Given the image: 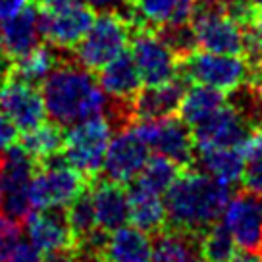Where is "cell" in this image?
I'll return each mask as SVG.
<instances>
[{
	"instance_id": "15",
	"label": "cell",
	"mask_w": 262,
	"mask_h": 262,
	"mask_svg": "<svg viewBox=\"0 0 262 262\" xmlns=\"http://www.w3.org/2000/svg\"><path fill=\"white\" fill-rule=\"evenodd\" d=\"M89 187L98 228L110 233L129 224V199H127V189L123 183L97 176L91 181Z\"/></svg>"
},
{
	"instance_id": "4",
	"label": "cell",
	"mask_w": 262,
	"mask_h": 262,
	"mask_svg": "<svg viewBox=\"0 0 262 262\" xmlns=\"http://www.w3.org/2000/svg\"><path fill=\"white\" fill-rule=\"evenodd\" d=\"M178 75L187 83H201L222 93H231L239 85L249 81L251 68L245 56L218 54L199 49L181 58Z\"/></svg>"
},
{
	"instance_id": "27",
	"label": "cell",
	"mask_w": 262,
	"mask_h": 262,
	"mask_svg": "<svg viewBox=\"0 0 262 262\" xmlns=\"http://www.w3.org/2000/svg\"><path fill=\"white\" fill-rule=\"evenodd\" d=\"M181 170H185V168H180L178 164L172 162L166 156L155 155L152 158H147L143 170L137 173L135 180L131 181H135L137 185H141V187L150 191V193H156V195L162 196L176 181V178L180 176Z\"/></svg>"
},
{
	"instance_id": "45",
	"label": "cell",
	"mask_w": 262,
	"mask_h": 262,
	"mask_svg": "<svg viewBox=\"0 0 262 262\" xmlns=\"http://www.w3.org/2000/svg\"><path fill=\"white\" fill-rule=\"evenodd\" d=\"M37 2H45V0H37Z\"/></svg>"
},
{
	"instance_id": "31",
	"label": "cell",
	"mask_w": 262,
	"mask_h": 262,
	"mask_svg": "<svg viewBox=\"0 0 262 262\" xmlns=\"http://www.w3.org/2000/svg\"><path fill=\"white\" fill-rule=\"evenodd\" d=\"M156 35L164 41V45L172 50L176 58L181 60L193 50H196L195 33L191 24H164L155 29Z\"/></svg>"
},
{
	"instance_id": "24",
	"label": "cell",
	"mask_w": 262,
	"mask_h": 262,
	"mask_svg": "<svg viewBox=\"0 0 262 262\" xmlns=\"http://www.w3.org/2000/svg\"><path fill=\"white\" fill-rule=\"evenodd\" d=\"M226 93L214 89V87H206L201 83H193L189 89H185L183 97L180 102V118L187 123L189 127L196 125L199 122L206 120L210 114H214L218 108L226 104Z\"/></svg>"
},
{
	"instance_id": "21",
	"label": "cell",
	"mask_w": 262,
	"mask_h": 262,
	"mask_svg": "<svg viewBox=\"0 0 262 262\" xmlns=\"http://www.w3.org/2000/svg\"><path fill=\"white\" fill-rule=\"evenodd\" d=\"M245 160L243 147L208 148V150H196L193 166L196 170L208 173L214 180L226 185H233L241 181Z\"/></svg>"
},
{
	"instance_id": "44",
	"label": "cell",
	"mask_w": 262,
	"mask_h": 262,
	"mask_svg": "<svg viewBox=\"0 0 262 262\" xmlns=\"http://www.w3.org/2000/svg\"><path fill=\"white\" fill-rule=\"evenodd\" d=\"M133 2H135V0H123V4H127V6H131Z\"/></svg>"
},
{
	"instance_id": "40",
	"label": "cell",
	"mask_w": 262,
	"mask_h": 262,
	"mask_svg": "<svg viewBox=\"0 0 262 262\" xmlns=\"http://www.w3.org/2000/svg\"><path fill=\"white\" fill-rule=\"evenodd\" d=\"M81 262H108L102 254H91V256H81Z\"/></svg>"
},
{
	"instance_id": "8",
	"label": "cell",
	"mask_w": 262,
	"mask_h": 262,
	"mask_svg": "<svg viewBox=\"0 0 262 262\" xmlns=\"http://www.w3.org/2000/svg\"><path fill=\"white\" fill-rule=\"evenodd\" d=\"M131 127L148 148L155 150V155L170 158L180 168L193 166L195 162L193 133L181 118L166 116L156 120H135Z\"/></svg>"
},
{
	"instance_id": "11",
	"label": "cell",
	"mask_w": 262,
	"mask_h": 262,
	"mask_svg": "<svg viewBox=\"0 0 262 262\" xmlns=\"http://www.w3.org/2000/svg\"><path fill=\"white\" fill-rule=\"evenodd\" d=\"M222 224L228 228L237 249L262 253V195L241 189L229 196Z\"/></svg>"
},
{
	"instance_id": "26",
	"label": "cell",
	"mask_w": 262,
	"mask_h": 262,
	"mask_svg": "<svg viewBox=\"0 0 262 262\" xmlns=\"http://www.w3.org/2000/svg\"><path fill=\"white\" fill-rule=\"evenodd\" d=\"M56 50L58 49H54L52 45H39V47H35L31 52L24 54L21 58L12 60V72H10V75L39 87L42 79L50 74V70L60 62Z\"/></svg>"
},
{
	"instance_id": "43",
	"label": "cell",
	"mask_w": 262,
	"mask_h": 262,
	"mask_svg": "<svg viewBox=\"0 0 262 262\" xmlns=\"http://www.w3.org/2000/svg\"><path fill=\"white\" fill-rule=\"evenodd\" d=\"M4 54H6V52L2 50V39H0V56H4ZM6 56H8V54H6Z\"/></svg>"
},
{
	"instance_id": "35",
	"label": "cell",
	"mask_w": 262,
	"mask_h": 262,
	"mask_svg": "<svg viewBox=\"0 0 262 262\" xmlns=\"http://www.w3.org/2000/svg\"><path fill=\"white\" fill-rule=\"evenodd\" d=\"M41 251L33 245L31 241H24L10 253V256L4 262H39L41 260Z\"/></svg>"
},
{
	"instance_id": "30",
	"label": "cell",
	"mask_w": 262,
	"mask_h": 262,
	"mask_svg": "<svg viewBox=\"0 0 262 262\" xmlns=\"http://www.w3.org/2000/svg\"><path fill=\"white\" fill-rule=\"evenodd\" d=\"M180 0H135L129 6L131 27L156 29L172 19Z\"/></svg>"
},
{
	"instance_id": "22",
	"label": "cell",
	"mask_w": 262,
	"mask_h": 262,
	"mask_svg": "<svg viewBox=\"0 0 262 262\" xmlns=\"http://www.w3.org/2000/svg\"><path fill=\"white\" fill-rule=\"evenodd\" d=\"M152 235V262L201 260V235L173 228H162Z\"/></svg>"
},
{
	"instance_id": "34",
	"label": "cell",
	"mask_w": 262,
	"mask_h": 262,
	"mask_svg": "<svg viewBox=\"0 0 262 262\" xmlns=\"http://www.w3.org/2000/svg\"><path fill=\"white\" fill-rule=\"evenodd\" d=\"M241 181L245 189H251L254 193L262 195V150L247 156Z\"/></svg>"
},
{
	"instance_id": "2",
	"label": "cell",
	"mask_w": 262,
	"mask_h": 262,
	"mask_svg": "<svg viewBox=\"0 0 262 262\" xmlns=\"http://www.w3.org/2000/svg\"><path fill=\"white\" fill-rule=\"evenodd\" d=\"M39 89L47 118L60 127H72L104 114L108 104V95L93 77V72L72 60L58 62Z\"/></svg>"
},
{
	"instance_id": "37",
	"label": "cell",
	"mask_w": 262,
	"mask_h": 262,
	"mask_svg": "<svg viewBox=\"0 0 262 262\" xmlns=\"http://www.w3.org/2000/svg\"><path fill=\"white\" fill-rule=\"evenodd\" d=\"M17 127L12 123L8 116H4L0 112V152H4L8 147H12L14 143H17Z\"/></svg>"
},
{
	"instance_id": "39",
	"label": "cell",
	"mask_w": 262,
	"mask_h": 262,
	"mask_svg": "<svg viewBox=\"0 0 262 262\" xmlns=\"http://www.w3.org/2000/svg\"><path fill=\"white\" fill-rule=\"evenodd\" d=\"M31 0H0V21L24 10Z\"/></svg>"
},
{
	"instance_id": "6",
	"label": "cell",
	"mask_w": 262,
	"mask_h": 262,
	"mask_svg": "<svg viewBox=\"0 0 262 262\" xmlns=\"http://www.w3.org/2000/svg\"><path fill=\"white\" fill-rule=\"evenodd\" d=\"M114 133V125L102 114L72 125L66 133L62 150L66 162L87 180H95L100 173L102 158Z\"/></svg>"
},
{
	"instance_id": "10",
	"label": "cell",
	"mask_w": 262,
	"mask_h": 262,
	"mask_svg": "<svg viewBox=\"0 0 262 262\" xmlns=\"http://www.w3.org/2000/svg\"><path fill=\"white\" fill-rule=\"evenodd\" d=\"M131 56L145 85H162L178 77L180 60L148 27H131Z\"/></svg>"
},
{
	"instance_id": "25",
	"label": "cell",
	"mask_w": 262,
	"mask_h": 262,
	"mask_svg": "<svg viewBox=\"0 0 262 262\" xmlns=\"http://www.w3.org/2000/svg\"><path fill=\"white\" fill-rule=\"evenodd\" d=\"M66 133L54 122H42L37 127L24 131L17 137V145L37 160V164L64 150Z\"/></svg>"
},
{
	"instance_id": "19",
	"label": "cell",
	"mask_w": 262,
	"mask_h": 262,
	"mask_svg": "<svg viewBox=\"0 0 262 262\" xmlns=\"http://www.w3.org/2000/svg\"><path fill=\"white\" fill-rule=\"evenodd\" d=\"M98 85L110 98L133 102L135 95L141 91L143 81L129 50L125 49L104 68L98 70Z\"/></svg>"
},
{
	"instance_id": "9",
	"label": "cell",
	"mask_w": 262,
	"mask_h": 262,
	"mask_svg": "<svg viewBox=\"0 0 262 262\" xmlns=\"http://www.w3.org/2000/svg\"><path fill=\"white\" fill-rule=\"evenodd\" d=\"M2 160V210L8 218L24 224L31 214L29 185L37 172V160L17 143L0 152Z\"/></svg>"
},
{
	"instance_id": "38",
	"label": "cell",
	"mask_w": 262,
	"mask_h": 262,
	"mask_svg": "<svg viewBox=\"0 0 262 262\" xmlns=\"http://www.w3.org/2000/svg\"><path fill=\"white\" fill-rule=\"evenodd\" d=\"M95 12H122L123 14V0H81Z\"/></svg>"
},
{
	"instance_id": "18",
	"label": "cell",
	"mask_w": 262,
	"mask_h": 262,
	"mask_svg": "<svg viewBox=\"0 0 262 262\" xmlns=\"http://www.w3.org/2000/svg\"><path fill=\"white\" fill-rule=\"evenodd\" d=\"M187 85L189 83L178 75L172 81L162 85H147V89H141L131 102L133 122L173 116L180 108L181 97Z\"/></svg>"
},
{
	"instance_id": "7",
	"label": "cell",
	"mask_w": 262,
	"mask_h": 262,
	"mask_svg": "<svg viewBox=\"0 0 262 262\" xmlns=\"http://www.w3.org/2000/svg\"><path fill=\"white\" fill-rule=\"evenodd\" d=\"M95 10L81 0L39 2V25L42 39L58 50H72L89 31Z\"/></svg>"
},
{
	"instance_id": "28",
	"label": "cell",
	"mask_w": 262,
	"mask_h": 262,
	"mask_svg": "<svg viewBox=\"0 0 262 262\" xmlns=\"http://www.w3.org/2000/svg\"><path fill=\"white\" fill-rule=\"evenodd\" d=\"M91 185V183H89ZM83 189L79 195L75 196L70 205L66 206V218L74 235V245L83 237H87L91 231H95L97 226V214H95V205L91 196V187Z\"/></svg>"
},
{
	"instance_id": "42",
	"label": "cell",
	"mask_w": 262,
	"mask_h": 262,
	"mask_svg": "<svg viewBox=\"0 0 262 262\" xmlns=\"http://www.w3.org/2000/svg\"><path fill=\"white\" fill-rule=\"evenodd\" d=\"M251 2L254 4V8H256V12H258V10H262V0H251Z\"/></svg>"
},
{
	"instance_id": "16",
	"label": "cell",
	"mask_w": 262,
	"mask_h": 262,
	"mask_svg": "<svg viewBox=\"0 0 262 262\" xmlns=\"http://www.w3.org/2000/svg\"><path fill=\"white\" fill-rule=\"evenodd\" d=\"M24 224L27 228L29 241L41 253L74 245V235H72V229H70V224L66 218L64 206L31 210Z\"/></svg>"
},
{
	"instance_id": "12",
	"label": "cell",
	"mask_w": 262,
	"mask_h": 262,
	"mask_svg": "<svg viewBox=\"0 0 262 262\" xmlns=\"http://www.w3.org/2000/svg\"><path fill=\"white\" fill-rule=\"evenodd\" d=\"M191 133H193L196 152V150H208V148L241 147L253 135L254 129L226 100V104L218 108L214 114L193 125Z\"/></svg>"
},
{
	"instance_id": "41",
	"label": "cell",
	"mask_w": 262,
	"mask_h": 262,
	"mask_svg": "<svg viewBox=\"0 0 262 262\" xmlns=\"http://www.w3.org/2000/svg\"><path fill=\"white\" fill-rule=\"evenodd\" d=\"M0 210H2V160H0Z\"/></svg>"
},
{
	"instance_id": "29",
	"label": "cell",
	"mask_w": 262,
	"mask_h": 262,
	"mask_svg": "<svg viewBox=\"0 0 262 262\" xmlns=\"http://www.w3.org/2000/svg\"><path fill=\"white\" fill-rule=\"evenodd\" d=\"M237 251L235 241L222 220L212 224L201 235V258L205 262H231Z\"/></svg>"
},
{
	"instance_id": "13",
	"label": "cell",
	"mask_w": 262,
	"mask_h": 262,
	"mask_svg": "<svg viewBox=\"0 0 262 262\" xmlns=\"http://www.w3.org/2000/svg\"><path fill=\"white\" fill-rule=\"evenodd\" d=\"M148 150L150 148L143 143L131 125L116 131L108 143L98 176L125 185L135 180L137 173L143 170L148 158Z\"/></svg>"
},
{
	"instance_id": "36",
	"label": "cell",
	"mask_w": 262,
	"mask_h": 262,
	"mask_svg": "<svg viewBox=\"0 0 262 262\" xmlns=\"http://www.w3.org/2000/svg\"><path fill=\"white\" fill-rule=\"evenodd\" d=\"M39 262H81V254L77 251V247H60V249H52L41 256Z\"/></svg>"
},
{
	"instance_id": "17",
	"label": "cell",
	"mask_w": 262,
	"mask_h": 262,
	"mask_svg": "<svg viewBox=\"0 0 262 262\" xmlns=\"http://www.w3.org/2000/svg\"><path fill=\"white\" fill-rule=\"evenodd\" d=\"M0 39H2V50L12 60L21 58L24 54L31 52L35 47H39L42 41L41 25H39V6L29 2L17 14L2 19Z\"/></svg>"
},
{
	"instance_id": "5",
	"label": "cell",
	"mask_w": 262,
	"mask_h": 262,
	"mask_svg": "<svg viewBox=\"0 0 262 262\" xmlns=\"http://www.w3.org/2000/svg\"><path fill=\"white\" fill-rule=\"evenodd\" d=\"M93 180H87L83 173L74 170L66 162L64 152L50 156L37 164L29 185V199L33 210L68 206Z\"/></svg>"
},
{
	"instance_id": "1",
	"label": "cell",
	"mask_w": 262,
	"mask_h": 262,
	"mask_svg": "<svg viewBox=\"0 0 262 262\" xmlns=\"http://www.w3.org/2000/svg\"><path fill=\"white\" fill-rule=\"evenodd\" d=\"M164 195V228L203 235L212 224L222 220L231 191L229 185L196 170L195 166H189L181 170Z\"/></svg>"
},
{
	"instance_id": "14",
	"label": "cell",
	"mask_w": 262,
	"mask_h": 262,
	"mask_svg": "<svg viewBox=\"0 0 262 262\" xmlns=\"http://www.w3.org/2000/svg\"><path fill=\"white\" fill-rule=\"evenodd\" d=\"M0 112L8 116L21 131L33 129L47 120L41 89L14 75H8L0 83Z\"/></svg>"
},
{
	"instance_id": "32",
	"label": "cell",
	"mask_w": 262,
	"mask_h": 262,
	"mask_svg": "<svg viewBox=\"0 0 262 262\" xmlns=\"http://www.w3.org/2000/svg\"><path fill=\"white\" fill-rule=\"evenodd\" d=\"M245 58L251 68L249 83L262 85V27L258 25L245 27Z\"/></svg>"
},
{
	"instance_id": "46",
	"label": "cell",
	"mask_w": 262,
	"mask_h": 262,
	"mask_svg": "<svg viewBox=\"0 0 262 262\" xmlns=\"http://www.w3.org/2000/svg\"><path fill=\"white\" fill-rule=\"evenodd\" d=\"M231 262H235V260H231Z\"/></svg>"
},
{
	"instance_id": "23",
	"label": "cell",
	"mask_w": 262,
	"mask_h": 262,
	"mask_svg": "<svg viewBox=\"0 0 262 262\" xmlns=\"http://www.w3.org/2000/svg\"><path fill=\"white\" fill-rule=\"evenodd\" d=\"M129 199V224L152 235L166 226V208L160 195L150 193L135 181L125 183Z\"/></svg>"
},
{
	"instance_id": "3",
	"label": "cell",
	"mask_w": 262,
	"mask_h": 262,
	"mask_svg": "<svg viewBox=\"0 0 262 262\" xmlns=\"http://www.w3.org/2000/svg\"><path fill=\"white\" fill-rule=\"evenodd\" d=\"M129 37L131 21L127 16L122 12H100L74 47V60L89 72H98L127 49Z\"/></svg>"
},
{
	"instance_id": "20",
	"label": "cell",
	"mask_w": 262,
	"mask_h": 262,
	"mask_svg": "<svg viewBox=\"0 0 262 262\" xmlns=\"http://www.w3.org/2000/svg\"><path fill=\"white\" fill-rule=\"evenodd\" d=\"M104 258L108 262H152V239L135 226H122L108 233Z\"/></svg>"
},
{
	"instance_id": "33",
	"label": "cell",
	"mask_w": 262,
	"mask_h": 262,
	"mask_svg": "<svg viewBox=\"0 0 262 262\" xmlns=\"http://www.w3.org/2000/svg\"><path fill=\"white\" fill-rule=\"evenodd\" d=\"M21 222L12 220L6 214H0V262H4L10 256V253L16 249L21 239Z\"/></svg>"
}]
</instances>
